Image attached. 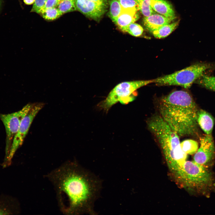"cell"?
<instances>
[{
	"mask_svg": "<svg viewBox=\"0 0 215 215\" xmlns=\"http://www.w3.org/2000/svg\"><path fill=\"white\" fill-rule=\"evenodd\" d=\"M56 192L64 214L95 215L94 203L102 187L101 180L76 161L65 162L47 175Z\"/></svg>",
	"mask_w": 215,
	"mask_h": 215,
	"instance_id": "obj_1",
	"label": "cell"
},
{
	"mask_svg": "<svg viewBox=\"0 0 215 215\" xmlns=\"http://www.w3.org/2000/svg\"><path fill=\"white\" fill-rule=\"evenodd\" d=\"M160 116L179 136L196 133L198 109L187 92L176 90L162 98L159 104Z\"/></svg>",
	"mask_w": 215,
	"mask_h": 215,
	"instance_id": "obj_2",
	"label": "cell"
},
{
	"mask_svg": "<svg viewBox=\"0 0 215 215\" xmlns=\"http://www.w3.org/2000/svg\"><path fill=\"white\" fill-rule=\"evenodd\" d=\"M148 125L160 145L168 167L173 173L177 166L183 164L187 158V154L181 148L179 135L160 116L151 118Z\"/></svg>",
	"mask_w": 215,
	"mask_h": 215,
	"instance_id": "obj_3",
	"label": "cell"
},
{
	"mask_svg": "<svg viewBox=\"0 0 215 215\" xmlns=\"http://www.w3.org/2000/svg\"><path fill=\"white\" fill-rule=\"evenodd\" d=\"M177 180L186 187L203 193L212 186L213 179L208 167L194 161H185L173 173Z\"/></svg>",
	"mask_w": 215,
	"mask_h": 215,
	"instance_id": "obj_4",
	"label": "cell"
},
{
	"mask_svg": "<svg viewBox=\"0 0 215 215\" xmlns=\"http://www.w3.org/2000/svg\"><path fill=\"white\" fill-rule=\"evenodd\" d=\"M213 67V64L211 63H198L172 74L153 79V83L158 86L177 85L188 88L204 72Z\"/></svg>",
	"mask_w": 215,
	"mask_h": 215,
	"instance_id": "obj_5",
	"label": "cell"
},
{
	"mask_svg": "<svg viewBox=\"0 0 215 215\" xmlns=\"http://www.w3.org/2000/svg\"><path fill=\"white\" fill-rule=\"evenodd\" d=\"M152 83L153 79L120 83L112 89L105 99L99 103V107L108 111L113 105L119 102L122 104H127L134 100L135 97L134 93L137 89Z\"/></svg>",
	"mask_w": 215,
	"mask_h": 215,
	"instance_id": "obj_6",
	"label": "cell"
},
{
	"mask_svg": "<svg viewBox=\"0 0 215 215\" xmlns=\"http://www.w3.org/2000/svg\"><path fill=\"white\" fill-rule=\"evenodd\" d=\"M33 104H28L20 110L11 113L0 114V119L6 130V158L7 159L14 137L23 118L27 113Z\"/></svg>",
	"mask_w": 215,
	"mask_h": 215,
	"instance_id": "obj_7",
	"label": "cell"
},
{
	"mask_svg": "<svg viewBox=\"0 0 215 215\" xmlns=\"http://www.w3.org/2000/svg\"><path fill=\"white\" fill-rule=\"evenodd\" d=\"M44 105L42 103L33 104L30 110L22 120L13 140L7 159L9 163L17 150L22 144L34 118Z\"/></svg>",
	"mask_w": 215,
	"mask_h": 215,
	"instance_id": "obj_8",
	"label": "cell"
},
{
	"mask_svg": "<svg viewBox=\"0 0 215 215\" xmlns=\"http://www.w3.org/2000/svg\"><path fill=\"white\" fill-rule=\"evenodd\" d=\"M200 145L194 157V161L205 167L210 165L215 156V147L211 134L200 139Z\"/></svg>",
	"mask_w": 215,
	"mask_h": 215,
	"instance_id": "obj_9",
	"label": "cell"
},
{
	"mask_svg": "<svg viewBox=\"0 0 215 215\" xmlns=\"http://www.w3.org/2000/svg\"><path fill=\"white\" fill-rule=\"evenodd\" d=\"M75 5L76 10L97 22L103 16L107 7L90 0H75Z\"/></svg>",
	"mask_w": 215,
	"mask_h": 215,
	"instance_id": "obj_10",
	"label": "cell"
},
{
	"mask_svg": "<svg viewBox=\"0 0 215 215\" xmlns=\"http://www.w3.org/2000/svg\"><path fill=\"white\" fill-rule=\"evenodd\" d=\"M138 11L135 9L122 10L114 23L121 30L125 32L128 25L139 19Z\"/></svg>",
	"mask_w": 215,
	"mask_h": 215,
	"instance_id": "obj_11",
	"label": "cell"
},
{
	"mask_svg": "<svg viewBox=\"0 0 215 215\" xmlns=\"http://www.w3.org/2000/svg\"><path fill=\"white\" fill-rule=\"evenodd\" d=\"M175 19L156 13L148 16L145 17L143 22L145 28L152 33L162 26L170 23Z\"/></svg>",
	"mask_w": 215,
	"mask_h": 215,
	"instance_id": "obj_12",
	"label": "cell"
},
{
	"mask_svg": "<svg viewBox=\"0 0 215 215\" xmlns=\"http://www.w3.org/2000/svg\"><path fill=\"white\" fill-rule=\"evenodd\" d=\"M198 125L206 134H211L214 125V120L208 112L202 109L198 110L197 113Z\"/></svg>",
	"mask_w": 215,
	"mask_h": 215,
	"instance_id": "obj_13",
	"label": "cell"
},
{
	"mask_svg": "<svg viewBox=\"0 0 215 215\" xmlns=\"http://www.w3.org/2000/svg\"><path fill=\"white\" fill-rule=\"evenodd\" d=\"M150 5L155 12L166 17L175 18L174 10L171 5L165 0H151Z\"/></svg>",
	"mask_w": 215,
	"mask_h": 215,
	"instance_id": "obj_14",
	"label": "cell"
},
{
	"mask_svg": "<svg viewBox=\"0 0 215 215\" xmlns=\"http://www.w3.org/2000/svg\"><path fill=\"white\" fill-rule=\"evenodd\" d=\"M179 21L165 25L159 29L153 32L152 33L156 38H165L173 31L178 25Z\"/></svg>",
	"mask_w": 215,
	"mask_h": 215,
	"instance_id": "obj_15",
	"label": "cell"
},
{
	"mask_svg": "<svg viewBox=\"0 0 215 215\" xmlns=\"http://www.w3.org/2000/svg\"><path fill=\"white\" fill-rule=\"evenodd\" d=\"M39 14L45 20L49 21L55 20L63 15L57 7L50 8L42 10Z\"/></svg>",
	"mask_w": 215,
	"mask_h": 215,
	"instance_id": "obj_16",
	"label": "cell"
},
{
	"mask_svg": "<svg viewBox=\"0 0 215 215\" xmlns=\"http://www.w3.org/2000/svg\"><path fill=\"white\" fill-rule=\"evenodd\" d=\"M109 9L108 15L114 22L123 9L118 0H109Z\"/></svg>",
	"mask_w": 215,
	"mask_h": 215,
	"instance_id": "obj_17",
	"label": "cell"
},
{
	"mask_svg": "<svg viewBox=\"0 0 215 215\" xmlns=\"http://www.w3.org/2000/svg\"><path fill=\"white\" fill-rule=\"evenodd\" d=\"M182 150L187 154L193 155L195 154L198 148V142L192 139H187L180 143Z\"/></svg>",
	"mask_w": 215,
	"mask_h": 215,
	"instance_id": "obj_18",
	"label": "cell"
},
{
	"mask_svg": "<svg viewBox=\"0 0 215 215\" xmlns=\"http://www.w3.org/2000/svg\"><path fill=\"white\" fill-rule=\"evenodd\" d=\"M196 81L202 87L215 91V77L203 75Z\"/></svg>",
	"mask_w": 215,
	"mask_h": 215,
	"instance_id": "obj_19",
	"label": "cell"
},
{
	"mask_svg": "<svg viewBox=\"0 0 215 215\" xmlns=\"http://www.w3.org/2000/svg\"><path fill=\"white\" fill-rule=\"evenodd\" d=\"M57 8L63 14L76 11L75 0H61Z\"/></svg>",
	"mask_w": 215,
	"mask_h": 215,
	"instance_id": "obj_20",
	"label": "cell"
},
{
	"mask_svg": "<svg viewBox=\"0 0 215 215\" xmlns=\"http://www.w3.org/2000/svg\"><path fill=\"white\" fill-rule=\"evenodd\" d=\"M151 0H139V11L145 17L156 13L152 8Z\"/></svg>",
	"mask_w": 215,
	"mask_h": 215,
	"instance_id": "obj_21",
	"label": "cell"
},
{
	"mask_svg": "<svg viewBox=\"0 0 215 215\" xmlns=\"http://www.w3.org/2000/svg\"><path fill=\"white\" fill-rule=\"evenodd\" d=\"M143 31V28L140 25L134 22L128 25L125 32L128 33L132 36L139 37L142 35Z\"/></svg>",
	"mask_w": 215,
	"mask_h": 215,
	"instance_id": "obj_22",
	"label": "cell"
},
{
	"mask_svg": "<svg viewBox=\"0 0 215 215\" xmlns=\"http://www.w3.org/2000/svg\"><path fill=\"white\" fill-rule=\"evenodd\" d=\"M123 10L136 9L139 11V0H118Z\"/></svg>",
	"mask_w": 215,
	"mask_h": 215,
	"instance_id": "obj_23",
	"label": "cell"
},
{
	"mask_svg": "<svg viewBox=\"0 0 215 215\" xmlns=\"http://www.w3.org/2000/svg\"><path fill=\"white\" fill-rule=\"evenodd\" d=\"M47 0H35L31 12L39 14L44 6Z\"/></svg>",
	"mask_w": 215,
	"mask_h": 215,
	"instance_id": "obj_24",
	"label": "cell"
},
{
	"mask_svg": "<svg viewBox=\"0 0 215 215\" xmlns=\"http://www.w3.org/2000/svg\"><path fill=\"white\" fill-rule=\"evenodd\" d=\"M61 1V0H47L41 10L50 8L57 7Z\"/></svg>",
	"mask_w": 215,
	"mask_h": 215,
	"instance_id": "obj_25",
	"label": "cell"
},
{
	"mask_svg": "<svg viewBox=\"0 0 215 215\" xmlns=\"http://www.w3.org/2000/svg\"><path fill=\"white\" fill-rule=\"evenodd\" d=\"M95 2L98 3L103 4L107 6V0H90Z\"/></svg>",
	"mask_w": 215,
	"mask_h": 215,
	"instance_id": "obj_26",
	"label": "cell"
},
{
	"mask_svg": "<svg viewBox=\"0 0 215 215\" xmlns=\"http://www.w3.org/2000/svg\"><path fill=\"white\" fill-rule=\"evenodd\" d=\"M35 0H23L24 3L27 5H31L33 4Z\"/></svg>",
	"mask_w": 215,
	"mask_h": 215,
	"instance_id": "obj_27",
	"label": "cell"
},
{
	"mask_svg": "<svg viewBox=\"0 0 215 215\" xmlns=\"http://www.w3.org/2000/svg\"><path fill=\"white\" fill-rule=\"evenodd\" d=\"M8 213L7 211L0 208V215L8 214Z\"/></svg>",
	"mask_w": 215,
	"mask_h": 215,
	"instance_id": "obj_28",
	"label": "cell"
},
{
	"mask_svg": "<svg viewBox=\"0 0 215 215\" xmlns=\"http://www.w3.org/2000/svg\"><path fill=\"white\" fill-rule=\"evenodd\" d=\"M0 1H1V0H0Z\"/></svg>",
	"mask_w": 215,
	"mask_h": 215,
	"instance_id": "obj_29",
	"label": "cell"
}]
</instances>
